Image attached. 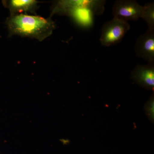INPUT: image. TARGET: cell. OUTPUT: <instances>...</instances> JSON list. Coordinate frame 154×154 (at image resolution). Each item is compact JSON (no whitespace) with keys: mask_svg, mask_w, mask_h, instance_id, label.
<instances>
[{"mask_svg":"<svg viewBox=\"0 0 154 154\" xmlns=\"http://www.w3.org/2000/svg\"><path fill=\"white\" fill-rule=\"evenodd\" d=\"M105 1L99 0H63L55 3L51 10L54 14L69 16L80 27L88 28L93 26L95 15L105 11Z\"/></svg>","mask_w":154,"mask_h":154,"instance_id":"6da1fadb","label":"cell"},{"mask_svg":"<svg viewBox=\"0 0 154 154\" xmlns=\"http://www.w3.org/2000/svg\"><path fill=\"white\" fill-rule=\"evenodd\" d=\"M6 24L9 36L18 35L42 41L52 34L55 29L54 22L50 19L23 14L10 15Z\"/></svg>","mask_w":154,"mask_h":154,"instance_id":"7a4b0ae2","label":"cell"},{"mask_svg":"<svg viewBox=\"0 0 154 154\" xmlns=\"http://www.w3.org/2000/svg\"><path fill=\"white\" fill-rule=\"evenodd\" d=\"M130 26L128 22L113 18L102 26L100 41L103 46H108L118 44L122 40Z\"/></svg>","mask_w":154,"mask_h":154,"instance_id":"3957f363","label":"cell"},{"mask_svg":"<svg viewBox=\"0 0 154 154\" xmlns=\"http://www.w3.org/2000/svg\"><path fill=\"white\" fill-rule=\"evenodd\" d=\"M143 6L133 0H119L113 8V18L128 22L141 18Z\"/></svg>","mask_w":154,"mask_h":154,"instance_id":"277c9868","label":"cell"},{"mask_svg":"<svg viewBox=\"0 0 154 154\" xmlns=\"http://www.w3.org/2000/svg\"><path fill=\"white\" fill-rule=\"evenodd\" d=\"M137 57L154 63V29H149L146 32L138 36L134 47Z\"/></svg>","mask_w":154,"mask_h":154,"instance_id":"5b68a950","label":"cell"},{"mask_svg":"<svg viewBox=\"0 0 154 154\" xmlns=\"http://www.w3.org/2000/svg\"><path fill=\"white\" fill-rule=\"evenodd\" d=\"M131 79L142 88L154 91V63L137 65L133 70Z\"/></svg>","mask_w":154,"mask_h":154,"instance_id":"8992f818","label":"cell"},{"mask_svg":"<svg viewBox=\"0 0 154 154\" xmlns=\"http://www.w3.org/2000/svg\"><path fill=\"white\" fill-rule=\"evenodd\" d=\"M2 3L4 6L9 9L11 15H14L22 12L36 14L39 2L36 0H8L3 1Z\"/></svg>","mask_w":154,"mask_h":154,"instance_id":"52a82bcc","label":"cell"},{"mask_svg":"<svg viewBox=\"0 0 154 154\" xmlns=\"http://www.w3.org/2000/svg\"><path fill=\"white\" fill-rule=\"evenodd\" d=\"M143 8L141 18L146 22L149 29H154V2L147 3Z\"/></svg>","mask_w":154,"mask_h":154,"instance_id":"ba28073f","label":"cell"},{"mask_svg":"<svg viewBox=\"0 0 154 154\" xmlns=\"http://www.w3.org/2000/svg\"><path fill=\"white\" fill-rule=\"evenodd\" d=\"M145 110L147 115L152 121H153L154 116V99L152 95L146 104Z\"/></svg>","mask_w":154,"mask_h":154,"instance_id":"9c48e42d","label":"cell"}]
</instances>
